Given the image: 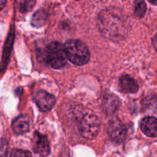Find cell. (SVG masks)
I'll return each instance as SVG.
<instances>
[{"mask_svg":"<svg viewBox=\"0 0 157 157\" xmlns=\"http://www.w3.org/2000/svg\"><path fill=\"white\" fill-rule=\"evenodd\" d=\"M150 2H151L152 4H154V5H156L157 6V0H148Z\"/></svg>","mask_w":157,"mask_h":157,"instance_id":"obj_18","label":"cell"},{"mask_svg":"<svg viewBox=\"0 0 157 157\" xmlns=\"http://www.w3.org/2000/svg\"><path fill=\"white\" fill-rule=\"evenodd\" d=\"M6 4V0H1V9H2Z\"/></svg>","mask_w":157,"mask_h":157,"instance_id":"obj_17","label":"cell"},{"mask_svg":"<svg viewBox=\"0 0 157 157\" xmlns=\"http://www.w3.org/2000/svg\"><path fill=\"white\" fill-rule=\"evenodd\" d=\"M153 45L154 48L155 50L157 52V34L154 36V38H153Z\"/></svg>","mask_w":157,"mask_h":157,"instance_id":"obj_16","label":"cell"},{"mask_svg":"<svg viewBox=\"0 0 157 157\" xmlns=\"http://www.w3.org/2000/svg\"><path fill=\"white\" fill-rule=\"evenodd\" d=\"M32 146L34 152L39 156L45 157L50 153V144L47 136L35 132L32 140Z\"/></svg>","mask_w":157,"mask_h":157,"instance_id":"obj_6","label":"cell"},{"mask_svg":"<svg viewBox=\"0 0 157 157\" xmlns=\"http://www.w3.org/2000/svg\"><path fill=\"white\" fill-rule=\"evenodd\" d=\"M36 0H15V6L21 13L30 12L35 7Z\"/></svg>","mask_w":157,"mask_h":157,"instance_id":"obj_13","label":"cell"},{"mask_svg":"<svg viewBox=\"0 0 157 157\" xmlns=\"http://www.w3.org/2000/svg\"><path fill=\"white\" fill-rule=\"evenodd\" d=\"M67 58L65 47L58 41H53L46 47L44 60L49 66L55 69H61L65 66Z\"/></svg>","mask_w":157,"mask_h":157,"instance_id":"obj_2","label":"cell"},{"mask_svg":"<svg viewBox=\"0 0 157 157\" xmlns=\"http://www.w3.org/2000/svg\"><path fill=\"white\" fill-rule=\"evenodd\" d=\"M47 20L48 14L44 11L39 10L35 12V15H33L31 23H32L34 27L40 28L44 25H45V23L47 22Z\"/></svg>","mask_w":157,"mask_h":157,"instance_id":"obj_12","label":"cell"},{"mask_svg":"<svg viewBox=\"0 0 157 157\" xmlns=\"http://www.w3.org/2000/svg\"><path fill=\"white\" fill-rule=\"evenodd\" d=\"M104 111L107 114H113L121 106V100L116 95L109 94L104 96L102 103Z\"/></svg>","mask_w":157,"mask_h":157,"instance_id":"obj_8","label":"cell"},{"mask_svg":"<svg viewBox=\"0 0 157 157\" xmlns=\"http://www.w3.org/2000/svg\"><path fill=\"white\" fill-rule=\"evenodd\" d=\"M10 157H32V153L28 150L15 149L11 153Z\"/></svg>","mask_w":157,"mask_h":157,"instance_id":"obj_15","label":"cell"},{"mask_svg":"<svg viewBox=\"0 0 157 157\" xmlns=\"http://www.w3.org/2000/svg\"><path fill=\"white\" fill-rule=\"evenodd\" d=\"M147 11V5L144 0H135L134 15L137 18H141L144 16Z\"/></svg>","mask_w":157,"mask_h":157,"instance_id":"obj_14","label":"cell"},{"mask_svg":"<svg viewBox=\"0 0 157 157\" xmlns=\"http://www.w3.org/2000/svg\"><path fill=\"white\" fill-rule=\"evenodd\" d=\"M67 58L76 65H84L90 60V52L84 42L80 40L71 39L64 44Z\"/></svg>","mask_w":157,"mask_h":157,"instance_id":"obj_1","label":"cell"},{"mask_svg":"<svg viewBox=\"0 0 157 157\" xmlns=\"http://www.w3.org/2000/svg\"><path fill=\"white\" fill-rule=\"evenodd\" d=\"M107 133L112 140L120 144L124 142L127 138V129L119 119L114 118L109 122Z\"/></svg>","mask_w":157,"mask_h":157,"instance_id":"obj_5","label":"cell"},{"mask_svg":"<svg viewBox=\"0 0 157 157\" xmlns=\"http://www.w3.org/2000/svg\"><path fill=\"white\" fill-rule=\"evenodd\" d=\"M35 101L41 111L46 112L52 110L55 104V98L51 94L40 90L35 94Z\"/></svg>","mask_w":157,"mask_h":157,"instance_id":"obj_7","label":"cell"},{"mask_svg":"<svg viewBox=\"0 0 157 157\" xmlns=\"http://www.w3.org/2000/svg\"><path fill=\"white\" fill-rule=\"evenodd\" d=\"M99 27L101 32L110 38L124 35L123 20L111 13L103 12L100 15Z\"/></svg>","mask_w":157,"mask_h":157,"instance_id":"obj_3","label":"cell"},{"mask_svg":"<svg viewBox=\"0 0 157 157\" xmlns=\"http://www.w3.org/2000/svg\"><path fill=\"white\" fill-rule=\"evenodd\" d=\"M119 86L121 90L127 94L136 93L139 90L136 81L129 75H124L120 78Z\"/></svg>","mask_w":157,"mask_h":157,"instance_id":"obj_10","label":"cell"},{"mask_svg":"<svg viewBox=\"0 0 157 157\" xmlns=\"http://www.w3.org/2000/svg\"><path fill=\"white\" fill-rule=\"evenodd\" d=\"M12 130L16 134L21 135L27 133L30 128V120L26 116H20L12 122Z\"/></svg>","mask_w":157,"mask_h":157,"instance_id":"obj_11","label":"cell"},{"mask_svg":"<svg viewBox=\"0 0 157 157\" xmlns=\"http://www.w3.org/2000/svg\"><path fill=\"white\" fill-rule=\"evenodd\" d=\"M100 121L94 114H85L80 121L79 131L81 136L87 140H93L98 136Z\"/></svg>","mask_w":157,"mask_h":157,"instance_id":"obj_4","label":"cell"},{"mask_svg":"<svg viewBox=\"0 0 157 157\" xmlns=\"http://www.w3.org/2000/svg\"><path fill=\"white\" fill-rule=\"evenodd\" d=\"M140 128L143 133L150 137L157 136V119L153 117H147L141 121Z\"/></svg>","mask_w":157,"mask_h":157,"instance_id":"obj_9","label":"cell"}]
</instances>
